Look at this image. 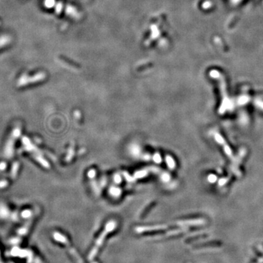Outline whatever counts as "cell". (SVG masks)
<instances>
[{"mask_svg": "<svg viewBox=\"0 0 263 263\" xmlns=\"http://www.w3.org/2000/svg\"><path fill=\"white\" fill-rule=\"evenodd\" d=\"M166 162H167V166L171 169H174L175 167V162H174L173 159L170 156H166Z\"/></svg>", "mask_w": 263, "mask_h": 263, "instance_id": "obj_1", "label": "cell"}, {"mask_svg": "<svg viewBox=\"0 0 263 263\" xmlns=\"http://www.w3.org/2000/svg\"><path fill=\"white\" fill-rule=\"evenodd\" d=\"M147 175V171L146 170H141V171H138L135 173V177L136 178H143V177L146 176Z\"/></svg>", "mask_w": 263, "mask_h": 263, "instance_id": "obj_2", "label": "cell"}, {"mask_svg": "<svg viewBox=\"0 0 263 263\" xmlns=\"http://www.w3.org/2000/svg\"><path fill=\"white\" fill-rule=\"evenodd\" d=\"M154 160L156 162V163H160L162 162V158H161L160 155L159 154H156L154 156Z\"/></svg>", "mask_w": 263, "mask_h": 263, "instance_id": "obj_3", "label": "cell"}, {"mask_svg": "<svg viewBox=\"0 0 263 263\" xmlns=\"http://www.w3.org/2000/svg\"><path fill=\"white\" fill-rule=\"evenodd\" d=\"M208 180L211 183H214L217 180V176L214 175H210L208 176Z\"/></svg>", "mask_w": 263, "mask_h": 263, "instance_id": "obj_4", "label": "cell"}, {"mask_svg": "<svg viewBox=\"0 0 263 263\" xmlns=\"http://www.w3.org/2000/svg\"><path fill=\"white\" fill-rule=\"evenodd\" d=\"M227 182V179H221L220 180H219V185H220V186H222V185H224L225 184V183H226Z\"/></svg>", "mask_w": 263, "mask_h": 263, "instance_id": "obj_5", "label": "cell"}, {"mask_svg": "<svg viewBox=\"0 0 263 263\" xmlns=\"http://www.w3.org/2000/svg\"><path fill=\"white\" fill-rule=\"evenodd\" d=\"M115 182L116 183H120L121 182V177L120 175H117L115 176Z\"/></svg>", "mask_w": 263, "mask_h": 263, "instance_id": "obj_6", "label": "cell"}, {"mask_svg": "<svg viewBox=\"0 0 263 263\" xmlns=\"http://www.w3.org/2000/svg\"><path fill=\"white\" fill-rule=\"evenodd\" d=\"M256 104H257V105L259 106V108H261L263 109V102H256Z\"/></svg>", "mask_w": 263, "mask_h": 263, "instance_id": "obj_7", "label": "cell"}]
</instances>
